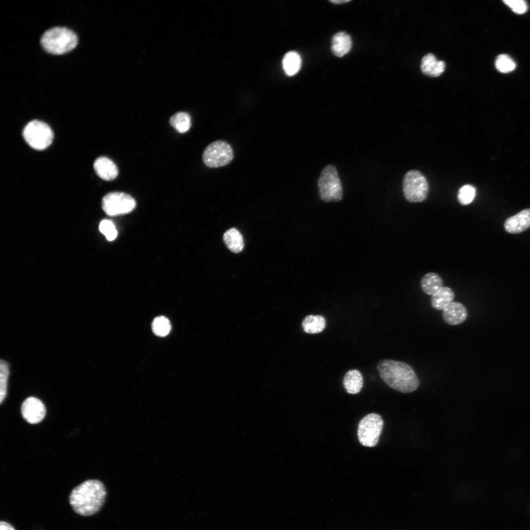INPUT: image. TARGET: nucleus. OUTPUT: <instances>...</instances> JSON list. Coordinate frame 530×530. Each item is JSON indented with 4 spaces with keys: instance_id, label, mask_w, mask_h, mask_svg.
I'll return each instance as SVG.
<instances>
[{
    "instance_id": "nucleus-1",
    "label": "nucleus",
    "mask_w": 530,
    "mask_h": 530,
    "mask_svg": "<svg viewBox=\"0 0 530 530\" xmlns=\"http://www.w3.org/2000/svg\"><path fill=\"white\" fill-rule=\"evenodd\" d=\"M106 496L104 484L96 479L86 480L71 491L69 503L77 514L91 516L96 513L103 505Z\"/></svg>"
},
{
    "instance_id": "nucleus-2",
    "label": "nucleus",
    "mask_w": 530,
    "mask_h": 530,
    "mask_svg": "<svg viewBox=\"0 0 530 530\" xmlns=\"http://www.w3.org/2000/svg\"><path fill=\"white\" fill-rule=\"evenodd\" d=\"M379 376L389 387L403 393H411L419 386V380L412 369L406 363L384 359L377 366Z\"/></svg>"
},
{
    "instance_id": "nucleus-3",
    "label": "nucleus",
    "mask_w": 530,
    "mask_h": 530,
    "mask_svg": "<svg viewBox=\"0 0 530 530\" xmlns=\"http://www.w3.org/2000/svg\"><path fill=\"white\" fill-rule=\"evenodd\" d=\"M76 34L63 27H54L42 35L41 44L47 52L53 54L65 53L74 49L78 44Z\"/></svg>"
},
{
    "instance_id": "nucleus-4",
    "label": "nucleus",
    "mask_w": 530,
    "mask_h": 530,
    "mask_svg": "<svg viewBox=\"0 0 530 530\" xmlns=\"http://www.w3.org/2000/svg\"><path fill=\"white\" fill-rule=\"evenodd\" d=\"M319 195L325 202L339 201L343 197L341 180L335 166L329 164L322 170L318 181Z\"/></svg>"
},
{
    "instance_id": "nucleus-5",
    "label": "nucleus",
    "mask_w": 530,
    "mask_h": 530,
    "mask_svg": "<svg viewBox=\"0 0 530 530\" xmlns=\"http://www.w3.org/2000/svg\"><path fill=\"white\" fill-rule=\"evenodd\" d=\"M23 136L26 143L33 149L43 150L52 143L53 133L46 123L34 120L28 122L25 127Z\"/></svg>"
},
{
    "instance_id": "nucleus-6",
    "label": "nucleus",
    "mask_w": 530,
    "mask_h": 530,
    "mask_svg": "<svg viewBox=\"0 0 530 530\" xmlns=\"http://www.w3.org/2000/svg\"><path fill=\"white\" fill-rule=\"evenodd\" d=\"M403 191L406 199L411 203L424 201L428 192V185L425 177L419 171H408L403 180Z\"/></svg>"
},
{
    "instance_id": "nucleus-7",
    "label": "nucleus",
    "mask_w": 530,
    "mask_h": 530,
    "mask_svg": "<svg viewBox=\"0 0 530 530\" xmlns=\"http://www.w3.org/2000/svg\"><path fill=\"white\" fill-rule=\"evenodd\" d=\"M383 426L381 417L375 413L365 416L359 422L357 435L360 443L364 446L373 447L378 442Z\"/></svg>"
},
{
    "instance_id": "nucleus-8",
    "label": "nucleus",
    "mask_w": 530,
    "mask_h": 530,
    "mask_svg": "<svg viewBox=\"0 0 530 530\" xmlns=\"http://www.w3.org/2000/svg\"><path fill=\"white\" fill-rule=\"evenodd\" d=\"M234 157V151L226 141H214L205 149L202 159L205 164L210 168H218L230 163Z\"/></svg>"
},
{
    "instance_id": "nucleus-9",
    "label": "nucleus",
    "mask_w": 530,
    "mask_h": 530,
    "mask_svg": "<svg viewBox=\"0 0 530 530\" xmlns=\"http://www.w3.org/2000/svg\"><path fill=\"white\" fill-rule=\"evenodd\" d=\"M136 206L133 198L121 192H111L106 194L102 200V208L109 216L124 214L132 212Z\"/></svg>"
},
{
    "instance_id": "nucleus-10",
    "label": "nucleus",
    "mask_w": 530,
    "mask_h": 530,
    "mask_svg": "<svg viewBox=\"0 0 530 530\" xmlns=\"http://www.w3.org/2000/svg\"><path fill=\"white\" fill-rule=\"evenodd\" d=\"M21 410L23 418L31 424L40 423L46 414L44 403L39 399L33 397H28L23 401Z\"/></svg>"
},
{
    "instance_id": "nucleus-11",
    "label": "nucleus",
    "mask_w": 530,
    "mask_h": 530,
    "mask_svg": "<svg viewBox=\"0 0 530 530\" xmlns=\"http://www.w3.org/2000/svg\"><path fill=\"white\" fill-rule=\"evenodd\" d=\"M505 231L510 234L521 233L530 227V209H525L507 218L504 225Z\"/></svg>"
},
{
    "instance_id": "nucleus-12",
    "label": "nucleus",
    "mask_w": 530,
    "mask_h": 530,
    "mask_svg": "<svg viewBox=\"0 0 530 530\" xmlns=\"http://www.w3.org/2000/svg\"><path fill=\"white\" fill-rule=\"evenodd\" d=\"M442 316L447 323L455 325L466 320L467 311L462 303L459 302H451L443 310Z\"/></svg>"
},
{
    "instance_id": "nucleus-13",
    "label": "nucleus",
    "mask_w": 530,
    "mask_h": 530,
    "mask_svg": "<svg viewBox=\"0 0 530 530\" xmlns=\"http://www.w3.org/2000/svg\"><path fill=\"white\" fill-rule=\"evenodd\" d=\"M94 169L97 175L106 181L114 180L118 174L116 164L106 157L98 158L94 163Z\"/></svg>"
},
{
    "instance_id": "nucleus-14",
    "label": "nucleus",
    "mask_w": 530,
    "mask_h": 530,
    "mask_svg": "<svg viewBox=\"0 0 530 530\" xmlns=\"http://www.w3.org/2000/svg\"><path fill=\"white\" fill-rule=\"evenodd\" d=\"M445 63L442 60H438L432 53H428L422 58L421 63L422 71L431 77H438L441 75L445 69Z\"/></svg>"
},
{
    "instance_id": "nucleus-15",
    "label": "nucleus",
    "mask_w": 530,
    "mask_h": 530,
    "mask_svg": "<svg viewBox=\"0 0 530 530\" xmlns=\"http://www.w3.org/2000/svg\"><path fill=\"white\" fill-rule=\"evenodd\" d=\"M352 47L350 36L344 32L335 33L331 40V50L333 54L341 57L348 53Z\"/></svg>"
},
{
    "instance_id": "nucleus-16",
    "label": "nucleus",
    "mask_w": 530,
    "mask_h": 530,
    "mask_svg": "<svg viewBox=\"0 0 530 530\" xmlns=\"http://www.w3.org/2000/svg\"><path fill=\"white\" fill-rule=\"evenodd\" d=\"M343 383L347 393L350 394H358L363 385L362 375L357 370H349L344 376Z\"/></svg>"
},
{
    "instance_id": "nucleus-17",
    "label": "nucleus",
    "mask_w": 530,
    "mask_h": 530,
    "mask_svg": "<svg viewBox=\"0 0 530 530\" xmlns=\"http://www.w3.org/2000/svg\"><path fill=\"white\" fill-rule=\"evenodd\" d=\"M421 286L422 291L425 293L433 295L443 287V281L438 274L429 272L422 277Z\"/></svg>"
},
{
    "instance_id": "nucleus-18",
    "label": "nucleus",
    "mask_w": 530,
    "mask_h": 530,
    "mask_svg": "<svg viewBox=\"0 0 530 530\" xmlns=\"http://www.w3.org/2000/svg\"><path fill=\"white\" fill-rule=\"evenodd\" d=\"M454 293L448 287H443L439 291L432 295L431 305L436 310H443L453 300Z\"/></svg>"
},
{
    "instance_id": "nucleus-19",
    "label": "nucleus",
    "mask_w": 530,
    "mask_h": 530,
    "mask_svg": "<svg viewBox=\"0 0 530 530\" xmlns=\"http://www.w3.org/2000/svg\"><path fill=\"white\" fill-rule=\"evenodd\" d=\"M223 240L227 247L233 252H241L244 247V241L242 235L236 228L227 230L223 235Z\"/></svg>"
},
{
    "instance_id": "nucleus-20",
    "label": "nucleus",
    "mask_w": 530,
    "mask_h": 530,
    "mask_svg": "<svg viewBox=\"0 0 530 530\" xmlns=\"http://www.w3.org/2000/svg\"><path fill=\"white\" fill-rule=\"evenodd\" d=\"M302 326L304 331L307 333H319L325 328L326 320L322 316L310 315L304 318Z\"/></svg>"
},
{
    "instance_id": "nucleus-21",
    "label": "nucleus",
    "mask_w": 530,
    "mask_h": 530,
    "mask_svg": "<svg viewBox=\"0 0 530 530\" xmlns=\"http://www.w3.org/2000/svg\"><path fill=\"white\" fill-rule=\"evenodd\" d=\"M282 65L287 75L292 76L296 74L301 66V58L296 52L290 51L284 55Z\"/></svg>"
},
{
    "instance_id": "nucleus-22",
    "label": "nucleus",
    "mask_w": 530,
    "mask_h": 530,
    "mask_svg": "<svg viewBox=\"0 0 530 530\" xmlns=\"http://www.w3.org/2000/svg\"><path fill=\"white\" fill-rule=\"evenodd\" d=\"M169 123L178 132L182 133L186 132L191 124L190 115L185 112H178L173 115Z\"/></svg>"
},
{
    "instance_id": "nucleus-23",
    "label": "nucleus",
    "mask_w": 530,
    "mask_h": 530,
    "mask_svg": "<svg viewBox=\"0 0 530 530\" xmlns=\"http://www.w3.org/2000/svg\"><path fill=\"white\" fill-rule=\"evenodd\" d=\"M152 327L154 334L159 337L168 335L171 328L169 320L163 316L156 318L152 322Z\"/></svg>"
},
{
    "instance_id": "nucleus-24",
    "label": "nucleus",
    "mask_w": 530,
    "mask_h": 530,
    "mask_svg": "<svg viewBox=\"0 0 530 530\" xmlns=\"http://www.w3.org/2000/svg\"><path fill=\"white\" fill-rule=\"evenodd\" d=\"M476 194V188L471 185H465L460 187L457 194V199L462 205H467L471 203L475 199Z\"/></svg>"
},
{
    "instance_id": "nucleus-25",
    "label": "nucleus",
    "mask_w": 530,
    "mask_h": 530,
    "mask_svg": "<svg viewBox=\"0 0 530 530\" xmlns=\"http://www.w3.org/2000/svg\"><path fill=\"white\" fill-rule=\"evenodd\" d=\"M497 69L503 73H507L513 71L516 67L514 61L507 54H501L495 60Z\"/></svg>"
},
{
    "instance_id": "nucleus-26",
    "label": "nucleus",
    "mask_w": 530,
    "mask_h": 530,
    "mask_svg": "<svg viewBox=\"0 0 530 530\" xmlns=\"http://www.w3.org/2000/svg\"><path fill=\"white\" fill-rule=\"evenodd\" d=\"M9 368L7 363L1 360L0 363V403L4 400L7 394Z\"/></svg>"
},
{
    "instance_id": "nucleus-27",
    "label": "nucleus",
    "mask_w": 530,
    "mask_h": 530,
    "mask_svg": "<svg viewBox=\"0 0 530 530\" xmlns=\"http://www.w3.org/2000/svg\"><path fill=\"white\" fill-rule=\"evenodd\" d=\"M99 230L108 240H113L117 237V231L114 224L110 220H102L99 225Z\"/></svg>"
},
{
    "instance_id": "nucleus-28",
    "label": "nucleus",
    "mask_w": 530,
    "mask_h": 530,
    "mask_svg": "<svg viewBox=\"0 0 530 530\" xmlns=\"http://www.w3.org/2000/svg\"><path fill=\"white\" fill-rule=\"evenodd\" d=\"M503 2L516 14H523L528 10L527 2L523 0H505Z\"/></svg>"
},
{
    "instance_id": "nucleus-29",
    "label": "nucleus",
    "mask_w": 530,
    "mask_h": 530,
    "mask_svg": "<svg viewBox=\"0 0 530 530\" xmlns=\"http://www.w3.org/2000/svg\"><path fill=\"white\" fill-rule=\"evenodd\" d=\"M0 530H15V529L9 523L4 521H1L0 523Z\"/></svg>"
},
{
    "instance_id": "nucleus-30",
    "label": "nucleus",
    "mask_w": 530,
    "mask_h": 530,
    "mask_svg": "<svg viewBox=\"0 0 530 530\" xmlns=\"http://www.w3.org/2000/svg\"><path fill=\"white\" fill-rule=\"evenodd\" d=\"M349 1L350 0H330V2H331L332 3H334L335 4H340V3H346V2H349Z\"/></svg>"
}]
</instances>
